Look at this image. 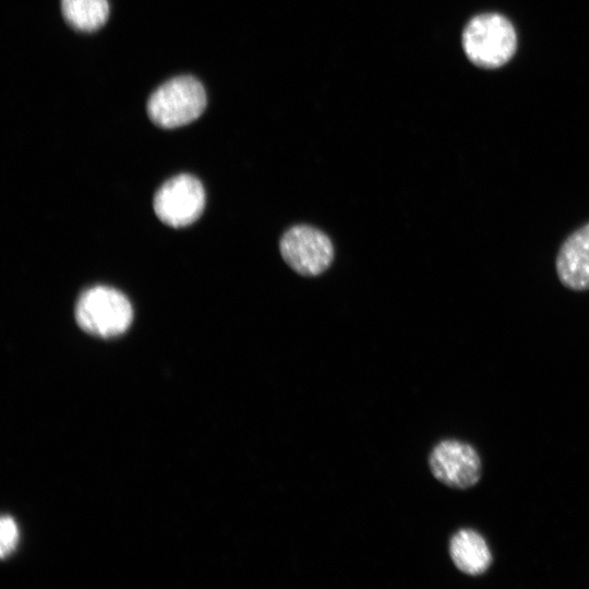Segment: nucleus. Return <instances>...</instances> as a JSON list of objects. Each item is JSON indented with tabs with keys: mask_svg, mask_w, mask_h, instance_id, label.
Instances as JSON below:
<instances>
[{
	"mask_svg": "<svg viewBox=\"0 0 589 589\" xmlns=\"http://www.w3.org/2000/svg\"><path fill=\"white\" fill-rule=\"evenodd\" d=\"M75 320L84 332L110 338L123 334L130 327L133 310L121 291L107 286H95L79 297Z\"/></svg>",
	"mask_w": 589,
	"mask_h": 589,
	"instance_id": "nucleus-1",
	"label": "nucleus"
},
{
	"mask_svg": "<svg viewBox=\"0 0 589 589\" xmlns=\"http://www.w3.org/2000/svg\"><path fill=\"white\" fill-rule=\"evenodd\" d=\"M464 49L474 64L497 68L506 63L516 50V33L510 22L496 13L473 17L462 35Z\"/></svg>",
	"mask_w": 589,
	"mask_h": 589,
	"instance_id": "nucleus-2",
	"label": "nucleus"
},
{
	"mask_svg": "<svg viewBox=\"0 0 589 589\" xmlns=\"http://www.w3.org/2000/svg\"><path fill=\"white\" fill-rule=\"evenodd\" d=\"M206 107L203 85L194 77H173L149 97L147 113L161 128H177L199 118Z\"/></svg>",
	"mask_w": 589,
	"mask_h": 589,
	"instance_id": "nucleus-3",
	"label": "nucleus"
},
{
	"mask_svg": "<svg viewBox=\"0 0 589 589\" xmlns=\"http://www.w3.org/2000/svg\"><path fill=\"white\" fill-rule=\"evenodd\" d=\"M205 206V191L197 178L182 173L166 181L156 192L154 211L166 225L181 228L194 223Z\"/></svg>",
	"mask_w": 589,
	"mask_h": 589,
	"instance_id": "nucleus-4",
	"label": "nucleus"
},
{
	"mask_svg": "<svg viewBox=\"0 0 589 589\" xmlns=\"http://www.w3.org/2000/svg\"><path fill=\"white\" fill-rule=\"evenodd\" d=\"M280 252L292 269L305 276L323 273L334 256L329 238L306 225L294 226L285 232L280 240Z\"/></svg>",
	"mask_w": 589,
	"mask_h": 589,
	"instance_id": "nucleus-5",
	"label": "nucleus"
},
{
	"mask_svg": "<svg viewBox=\"0 0 589 589\" xmlns=\"http://www.w3.org/2000/svg\"><path fill=\"white\" fill-rule=\"evenodd\" d=\"M432 474L443 484L467 489L480 479L481 461L472 446L456 440L440 442L431 452Z\"/></svg>",
	"mask_w": 589,
	"mask_h": 589,
	"instance_id": "nucleus-6",
	"label": "nucleus"
},
{
	"mask_svg": "<svg viewBox=\"0 0 589 589\" xmlns=\"http://www.w3.org/2000/svg\"><path fill=\"white\" fill-rule=\"evenodd\" d=\"M555 267L565 287L576 291L589 290V223L562 243Z\"/></svg>",
	"mask_w": 589,
	"mask_h": 589,
	"instance_id": "nucleus-7",
	"label": "nucleus"
},
{
	"mask_svg": "<svg viewBox=\"0 0 589 589\" xmlns=\"http://www.w3.org/2000/svg\"><path fill=\"white\" fill-rule=\"evenodd\" d=\"M449 555L460 572L472 576L484 573L492 562L485 540L471 529H461L452 537Z\"/></svg>",
	"mask_w": 589,
	"mask_h": 589,
	"instance_id": "nucleus-8",
	"label": "nucleus"
},
{
	"mask_svg": "<svg viewBox=\"0 0 589 589\" xmlns=\"http://www.w3.org/2000/svg\"><path fill=\"white\" fill-rule=\"evenodd\" d=\"M61 11L73 28L93 32L106 23L109 4L107 0H61Z\"/></svg>",
	"mask_w": 589,
	"mask_h": 589,
	"instance_id": "nucleus-9",
	"label": "nucleus"
},
{
	"mask_svg": "<svg viewBox=\"0 0 589 589\" xmlns=\"http://www.w3.org/2000/svg\"><path fill=\"white\" fill-rule=\"evenodd\" d=\"M1 536V557L9 556L16 548L19 540V529L14 519L10 516H3L0 524Z\"/></svg>",
	"mask_w": 589,
	"mask_h": 589,
	"instance_id": "nucleus-10",
	"label": "nucleus"
}]
</instances>
